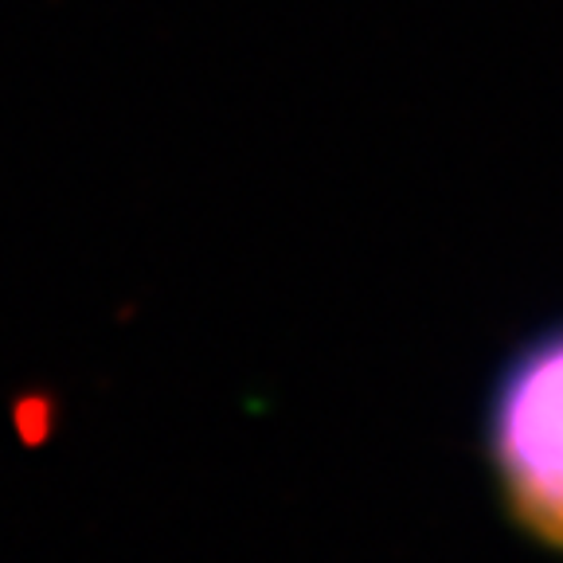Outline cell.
<instances>
[{
    "instance_id": "6da1fadb",
    "label": "cell",
    "mask_w": 563,
    "mask_h": 563,
    "mask_svg": "<svg viewBox=\"0 0 563 563\" xmlns=\"http://www.w3.org/2000/svg\"><path fill=\"white\" fill-rule=\"evenodd\" d=\"M489 454L512 517L563 552V325L532 336L501 368Z\"/></svg>"
}]
</instances>
